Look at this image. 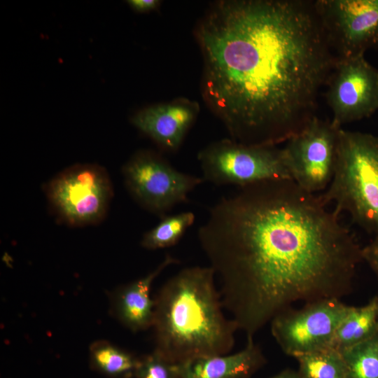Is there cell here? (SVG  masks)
Segmentation results:
<instances>
[{
  "label": "cell",
  "mask_w": 378,
  "mask_h": 378,
  "mask_svg": "<svg viewBox=\"0 0 378 378\" xmlns=\"http://www.w3.org/2000/svg\"><path fill=\"white\" fill-rule=\"evenodd\" d=\"M339 215L290 179L240 187L210 209L198 239L246 338L295 302L352 290L363 248Z\"/></svg>",
  "instance_id": "1"
},
{
  "label": "cell",
  "mask_w": 378,
  "mask_h": 378,
  "mask_svg": "<svg viewBox=\"0 0 378 378\" xmlns=\"http://www.w3.org/2000/svg\"><path fill=\"white\" fill-rule=\"evenodd\" d=\"M197 36L204 97L232 140L276 146L316 116L336 59L314 1H218Z\"/></svg>",
  "instance_id": "2"
},
{
  "label": "cell",
  "mask_w": 378,
  "mask_h": 378,
  "mask_svg": "<svg viewBox=\"0 0 378 378\" xmlns=\"http://www.w3.org/2000/svg\"><path fill=\"white\" fill-rule=\"evenodd\" d=\"M154 351L173 364L228 354L238 328L223 313L214 270L186 267L153 299Z\"/></svg>",
  "instance_id": "3"
},
{
  "label": "cell",
  "mask_w": 378,
  "mask_h": 378,
  "mask_svg": "<svg viewBox=\"0 0 378 378\" xmlns=\"http://www.w3.org/2000/svg\"><path fill=\"white\" fill-rule=\"evenodd\" d=\"M335 211L347 212L362 229L378 234V136L341 128L337 164L328 187L319 195Z\"/></svg>",
  "instance_id": "4"
},
{
  "label": "cell",
  "mask_w": 378,
  "mask_h": 378,
  "mask_svg": "<svg viewBox=\"0 0 378 378\" xmlns=\"http://www.w3.org/2000/svg\"><path fill=\"white\" fill-rule=\"evenodd\" d=\"M204 181L239 188L255 183L291 179L284 151L276 146H253L222 140L198 154Z\"/></svg>",
  "instance_id": "5"
},
{
  "label": "cell",
  "mask_w": 378,
  "mask_h": 378,
  "mask_svg": "<svg viewBox=\"0 0 378 378\" xmlns=\"http://www.w3.org/2000/svg\"><path fill=\"white\" fill-rule=\"evenodd\" d=\"M48 201L59 218L73 226L97 223L113 196L107 172L92 164L71 166L48 183Z\"/></svg>",
  "instance_id": "6"
},
{
  "label": "cell",
  "mask_w": 378,
  "mask_h": 378,
  "mask_svg": "<svg viewBox=\"0 0 378 378\" xmlns=\"http://www.w3.org/2000/svg\"><path fill=\"white\" fill-rule=\"evenodd\" d=\"M122 174L134 200L161 218L176 205L188 202V195L204 181L201 177L177 170L150 150L132 155L123 166Z\"/></svg>",
  "instance_id": "7"
},
{
  "label": "cell",
  "mask_w": 378,
  "mask_h": 378,
  "mask_svg": "<svg viewBox=\"0 0 378 378\" xmlns=\"http://www.w3.org/2000/svg\"><path fill=\"white\" fill-rule=\"evenodd\" d=\"M342 127L316 116L283 148L291 179L312 194L325 190L335 171Z\"/></svg>",
  "instance_id": "8"
},
{
  "label": "cell",
  "mask_w": 378,
  "mask_h": 378,
  "mask_svg": "<svg viewBox=\"0 0 378 378\" xmlns=\"http://www.w3.org/2000/svg\"><path fill=\"white\" fill-rule=\"evenodd\" d=\"M351 306L326 299L290 308L270 322L271 332L287 355L294 358L330 347L335 331Z\"/></svg>",
  "instance_id": "9"
},
{
  "label": "cell",
  "mask_w": 378,
  "mask_h": 378,
  "mask_svg": "<svg viewBox=\"0 0 378 378\" xmlns=\"http://www.w3.org/2000/svg\"><path fill=\"white\" fill-rule=\"evenodd\" d=\"M315 6L336 59L378 48V0H316Z\"/></svg>",
  "instance_id": "10"
},
{
  "label": "cell",
  "mask_w": 378,
  "mask_h": 378,
  "mask_svg": "<svg viewBox=\"0 0 378 378\" xmlns=\"http://www.w3.org/2000/svg\"><path fill=\"white\" fill-rule=\"evenodd\" d=\"M325 87L331 121L339 127L378 110V70L364 55L336 59Z\"/></svg>",
  "instance_id": "11"
},
{
  "label": "cell",
  "mask_w": 378,
  "mask_h": 378,
  "mask_svg": "<svg viewBox=\"0 0 378 378\" xmlns=\"http://www.w3.org/2000/svg\"><path fill=\"white\" fill-rule=\"evenodd\" d=\"M197 113L195 103L178 99L145 108L135 113L131 121L162 148L174 152L183 143Z\"/></svg>",
  "instance_id": "12"
},
{
  "label": "cell",
  "mask_w": 378,
  "mask_h": 378,
  "mask_svg": "<svg viewBox=\"0 0 378 378\" xmlns=\"http://www.w3.org/2000/svg\"><path fill=\"white\" fill-rule=\"evenodd\" d=\"M178 262L167 254L152 272L115 291L111 298L112 310L122 324L133 332L151 328L154 304L150 295L152 284L166 268Z\"/></svg>",
  "instance_id": "13"
},
{
  "label": "cell",
  "mask_w": 378,
  "mask_h": 378,
  "mask_svg": "<svg viewBox=\"0 0 378 378\" xmlns=\"http://www.w3.org/2000/svg\"><path fill=\"white\" fill-rule=\"evenodd\" d=\"M232 354L202 357L176 364L178 378H248L262 367L266 359L253 338Z\"/></svg>",
  "instance_id": "14"
},
{
  "label": "cell",
  "mask_w": 378,
  "mask_h": 378,
  "mask_svg": "<svg viewBox=\"0 0 378 378\" xmlns=\"http://www.w3.org/2000/svg\"><path fill=\"white\" fill-rule=\"evenodd\" d=\"M378 332V297L361 307L351 306L339 324L330 347L339 351L355 346Z\"/></svg>",
  "instance_id": "15"
},
{
  "label": "cell",
  "mask_w": 378,
  "mask_h": 378,
  "mask_svg": "<svg viewBox=\"0 0 378 378\" xmlns=\"http://www.w3.org/2000/svg\"><path fill=\"white\" fill-rule=\"evenodd\" d=\"M90 360L94 369L114 378L135 377L140 362V358L104 340L92 344Z\"/></svg>",
  "instance_id": "16"
},
{
  "label": "cell",
  "mask_w": 378,
  "mask_h": 378,
  "mask_svg": "<svg viewBox=\"0 0 378 378\" xmlns=\"http://www.w3.org/2000/svg\"><path fill=\"white\" fill-rule=\"evenodd\" d=\"M303 378H347L346 368L340 351L327 347L295 358Z\"/></svg>",
  "instance_id": "17"
},
{
  "label": "cell",
  "mask_w": 378,
  "mask_h": 378,
  "mask_svg": "<svg viewBox=\"0 0 378 378\" xmlns=\"http://www.w3.org/2000/svg\"><path fill=\"white\" fill-rule=\"evenodd\" d=\"M195 220V216L191 211L165 216L144 234L141 244L150 250L173 246L183 237Z\"/></svg>",
  "instance_id": "18"
},
{
  "label": "cell",
  "mask_w": 378,
  "mask_h": 378,
  "mask_svg": "<svg viewBox=\"0 0 378 378\" xmlns=\"http://www.w3.org/2000/svg\"><path fill=\"white\" fill-rule=\"evenodd\" d=\"M340 352L346 365L347 378H378V332Z\"/></svg>",
  "instance_id": "19"
},
{
  "label": "cell",
  "mask_w": 378,
  "mask_h": 378,
  "mask_svg": "<svg viewBox=\"0 0 378 378\" xmlns=\"http://www.w3.org/2000/svg\"><path fill=\"white\" fill-rule=\"evenodd\" d=\"M135 377L136 378H178L177 365L169 363L153 351L151 354L140 358Z\"/></svg>",
  "instance_id": "20"
},
{
  "label": "cell",
  "mask_w": 378,
  "mask_h": 378,
  "mask_svg": "<svg viewBox=\"0 0 378 378\" xmlns=\"http://www.w3.org/2000/svg\"><path fill=\"white\" fill-rule=\"evenodd\" d=\"M363 261H365L378 280V234L362 248Z\"/></svg>",
  "instance_id": "21"
},
{
  "label": "cell",
  "mask_w": 378,
  "mask_h": 378,
  "mask_svg": "<svg viewBox=\"0 0 378 378\" xmlns=\"http://www.w3.org/2000/svg\"><path fill=\"white\" fill-rule=\"evenodd\" d=\"M130 8L138 13H147L158 8V0H129L127 1Z\"/></svg>",
  "instance_id": "22"
},
{
  "label": "cell",
  "mask_w": 378,
  "mask_h": 378,
  "mask_svg": "<svg viewBox=\"0 0 378 378\" xmlns=\"http://www.w3.org/2000/svg\"><path fill=\"white\" fill-rule=\"evenodd\" d=\"M271 378H303L299 373L298 370L295 371L292 369H285L272 377Z\"/></svg>",
  "instance_id": "23"
}]
</instances>
